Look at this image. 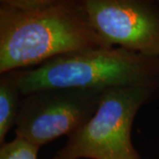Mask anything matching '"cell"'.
Wrapping results in <instances>:
<instances>
[{
    "label": "cell",
    "instance_id": "cell-1",
    "mask_svg": "<svg viewBox=\"0 0 159 159\" xmlns=\"http://www.w3.org/2000/svg\"><path fill=\"white\" fill-rule=\"evenodd\" d=\"M92 48L111 47L92 28L83 0L0 1V74Z\"/></svg>",
    "mask_w": 159,
    "mask_h": 159
},
{
    "label": "cell",
    "instance_id": "cell-2",
    "mask_svg": "<svg viewBox=\"0 0 159 159\" xmlns=\"http://www.w3.org/2000/svg\"><path fill=\"white\" fill-rule=\"evenodd\" d=\"M23 96L51 89L103 91L159 82V57L119 47L66 53L29 69L6 73Z\"/></svg>",
    "mask_w": 159,
    "mask_h": 159
},
{
    "label": "cell",
    "instance_id": "cell-3",
    "mask_svg": "<svg viewBox=\"0 0 159 159\" xmlns=\"http://www.w3.org/2000/svg\"><path fill=\"white\" fill-rule=\"evenodd\" d=\"M159 98V82L103 90L97 111L70 135L56 154L60 159H141L132 126L143 105Z\"/></svg>",
    "mask_w": 159,
    "mask_h": 159
},
{
    "label": "cell",
    "instance_id": "cell-4",
    "mask_svg": "<svg viewBox=\"0 0 159 159\" xmlns=\"http://www.w3.org/2000/svg\"><path fill=\"white\" fill-rule=\"evenodd\" d=\"M102 91L51 89L23 96L14 134L41 148L80 130L97 111Z\"/></svg>",
    "mask_w": 159,
    "mask_h": 159
},
{
    "label": "cell",
    "instance_id": "cell-5",
    "mask_svg": "<svg viewBox=\"0 0 159 159\" xmlns=\"http://www.w3.org/2000/svg\"><path fill=\"white\" fill-rule=\"evenodd\" d=\"M92 28L110 47L159 57V1L83 0Z\"/></svg>",
    "mask_w": 159,
    "mask_h": 159
},
{
    "label": "cell",
    "instance_id": "cell-6",
    "mask_svg": "<svg viewBox=\"0 0 159 159\" xmlns=\"http://www.w3.org/2000/svg\"><path fill=\"white\" fill-rule=\"evenodd\" d=\"M23 95L7 74L0 75V145L15 126Z\"/></svg>",
    "mask_w": 159,
    "mask_h": 159
},
{
    "label": "cell",
    "instance_id": "cell-7",
    "mask_svg": "<svg viewBox=\"0 0 159 159\" xmlns=\"http://www.w3.org/2000/svg\"><path fill=\"white\" fill-rule=\"evenodd\" d=\"M39 147L15 137L0 147V159H37Z\"/></svg>",
    "mask_w": 159,
    "mask_h": 159
},
{
    "label": "cell",
    "instance_id": "cell-8",
    "mask_svg": "<svg viewBox=\"0 0 159 159\" xmlns=\"http://www.w3.org/2000/svg\"><path fill=\"white\" fill-rule=\"evenodd\" d=\"M52 159H60V158H59V157H58L57 156H56V155H55V156L53 157V158H52Z\"/></svg>",
    "mask_w": 159,
    "mask_h": 159
}]
</instances>
